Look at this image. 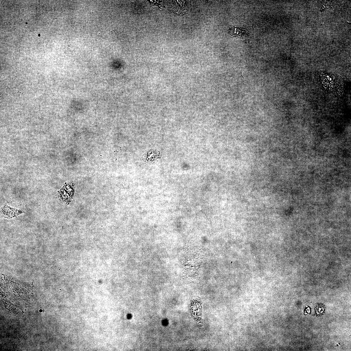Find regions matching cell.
<instances>
[{
    "mask_svg": "<svg viewBox=\"0 0 351 351\" xmlns=\"http://www.w3.org/2000/svg\"><path fill=\"white\" fill-rule=\"evenodd\" d=\"M229 34L235 37L247 36L248 33L245 29L232 26L229 30Z\"/></svg>",
    "mask_w": 351,
    "mask_h": 351,
    "instance_id": "6da1fadb",
    "label": "cell"
},
{
    "mask_svg": "<svg viewBox=\"0 0 351 351\" xmlns=\"http://www.w3.org/2000/svg\"><path fill=\"white\" fill-rule=\"evenodd\" d=\"M316 315L320 316L324 314L326 310V307L322 304H319L316 308Z\"/></svg>",
    "mask_w": 351,
    "mask_h": 351,
    "instance_id": "7a4b0ae2",
    "label": "cell"
}]
</instances>
